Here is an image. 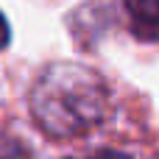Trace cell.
Returning a JSON list of instances; mask_svg holds the SVG:
<instances>
[{
    "label": "cell",
    "instance_id": "6da1fadb",
    "mask_svg": "<svg viewBox=\"0 0 159 159\" xmlns=\"http://www.w3.org/2000/svg\"><path fill=\"white\" fill-rule=\"evenodd\" d=\"M112 112V92L106 81L84 64L56 61L42 70L31 89V115L53 140L87 134L103 126Z\"/></svg>",
    "mask_w": 159,
    "mask_h": 159
},
{
    "label": "cell",
    "instance_id": "7a4b0ae2",
    "mask_svg": "<svg viewBox=\"0 0 159 159\" xmlns=\"http://www.w3.org/2000/svg\"><path fill=\"white\" fill-rule=\"evenodd\" d=\"M126 8L140 28L159 31V0H126Z\"/></svg>",
    "mask_w": 159,
    "mask_h": 159
},
{
    "label": "cell",
    "instance_id": "3957f363",
    "mask_svg": "<svg viewBox=\"0 0 159 159\" xmlns=\"http://www.w3.org/2000/svg\"><path fill=\"white\" fill-rule=\"evenodd\" d=\"M87 159H131L129 154H123V151H98V154H92V157Z\"/></svg>",
    "mask_w": 159,
    "mask_h": 159
},
{
    "label": "cell",
    "instance_id": "277c9868",
    "mask_svg": "<svg viewBox=\"0 0 159 159\" xmlns=\"http://www.w3.org/2000/svg\"><path fill=\"white\" fill-rule=\"evenodd\" d=\"M8 36H11V31H8V22H6V17L0 14V50L8 45Z\"/></svg>",
    "mask_w": 159,
    "mask_h": 159
}]
</instances>
